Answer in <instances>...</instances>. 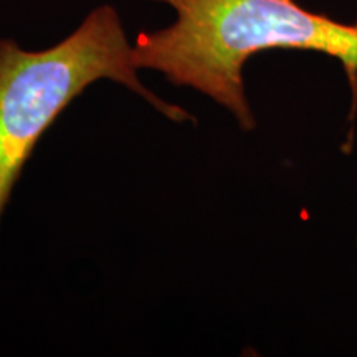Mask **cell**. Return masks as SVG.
<instances>
[{"instance_id": "obj_1", "label": "cell", "mask_w": 357, "mask_h": 357, "mask_svg": "<svg viewBox=\"0 0 357 357\" xmlns=\"http://www.w3.org/2000/svg\"><path fill=\"white\" fill-rule=\"evenodd\" d=\"M176 19L134 40L141 70L192 88L225 108L243 131L257 126L243 68L266 50L323 53L342 65L357 100V25L306 10L294 0H153Z\"/></svg>"}, {"instance_id": "obj_2", "label": "cell", "mask_w": 357, "mask_h": 357, "mask_svg": "<svg viewBox=\"0 0 357 357\" xmlns=\"http://www.w3.org/2000/svg\"><path fill=\"white\" fill-rule=\"evenodd\" d=\"M139 70L134 43L108 3L93 8L68 37L45 50L0 40V220L38 141L89 84L109 79L172 121H194L184 108L147 89Z\"/></svg>"}, {"instance_id": "obj_3", "label": "cell", "mask_w": 357, "mask_h": 357, "mask_svg": "<svg viewBox=\"0 0 357 357\" xmlns=\"http://www.w3.org/2000/svg\"><path fill=\"white\" fill-rule=\"evenodd\" d=\"M354 24H356V25H357V19H356V22H354Z\"/></svg>"}]
</instances>
